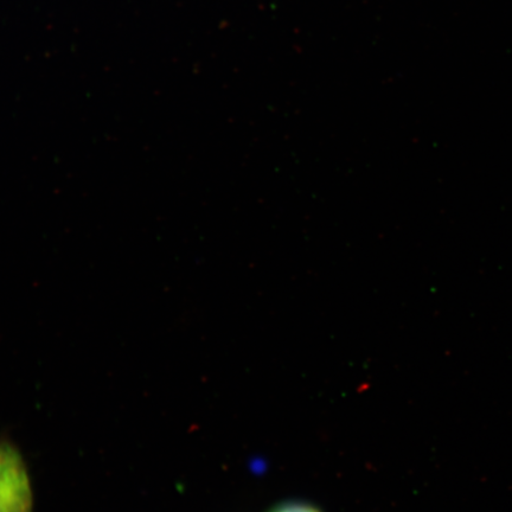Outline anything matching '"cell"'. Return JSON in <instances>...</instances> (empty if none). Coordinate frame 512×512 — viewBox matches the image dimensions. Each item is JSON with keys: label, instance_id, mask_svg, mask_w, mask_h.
Listing matches in <instances>:
<instances>
[{"label": "cell", "instance_id": "cell-1", "mask_svg": "<svg viewBox=\"0 0 512 512\" xmlns=\"http://www.w3.org/2000/svg\"><path fill=\"white\" fill-rule=\"evenodd\" d=\"M0 512H34L27 464L9 443H0Z\"/></svg>", "mask_w": 512, "mask_h": 512}, {"label": "cell", "instance_id": "cell-2", "mask_svg": "<svg viewBox=\"0 0 512 512\" xmlns=\"http://www.w3.org/2000/svg\"><path fill=\"white\" fill-rule=\"evenodd\" d=\"M270 512H322L311 504L303 502L283 503Z\"/></svg>", "mask_w": 512, "mask_h": 512}]
</instances>
